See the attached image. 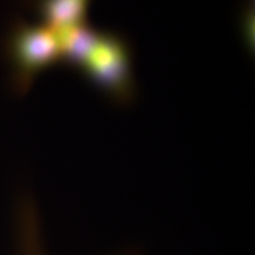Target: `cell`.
Masks as SVG:
<instances>
[{
  "label": "cell",
  "instance_id": "cell-2",
  "mask_svg": "<svg viewBox=\"0 0 255 255\" xmlns=\"http://www.w3.org/2000/svg\"><path fill=\"white\" fill-rule=\"evenodd\" d=\"M4 52L12 64V90L19 95L30 90L40 72L60 63L58 38L46 25L21 20L13 24L5 40Z\"/></svg>",
  "mask_w": 255,
  "mask_h": 255
},
{
  "label": "cell",
  "instance_id": "cell-4",
  "mask_svg": "<svg viewBox=\"0 0 255 255\" xmlns=\"http://www.w3.org/2000/svg\"><path fill=\"white\" fill-rule=\"evenodd\" d=\"M20 216V235L23 255H43L40 250L37 216L31 203H24Z\"/></svg>",
  "mask_w": 255,
  "mask_h": 255
},
{
  "label": "cell",
  "instance_id": "cell-1",
  "mask_svg": "<svg viewBox=\"0 0 255 255\" xmlns=\"http://www.w3.org/2000/svg\"><path fill=\"white\" fill-rule=\"evenodd\" d=\"M132 58V46L126 37L100 31L77 70L111 102L128 107L135 102L138 91Z\"/></svg>",
  "mask_w": 255,
  "mask_h": 255
},
{
  "label": "cell",
  "instance_id": "cell-5",
  "mask_svg": "<svg viewBox=\"0 0 255 255\" xmlns=\"http://www.w3.org/2000/svg\"><path fill=\"white\" fill-rule=\"evenodd\" d=\"M241 30L248 51L254 47V1L246 0L241 9Z\"/></svg>",
  "mask_w": 255,
  "mask_h": 255
},
{
  "label": "cell",
  "instance_id": "cell-3",
  "mask_svg": "<svg viewBox=\"0 0 255 255\" xmlns=\"http://www.w3.org/2000/svg\"><path fill=\"white\" fill-rule=\"evenodd\" d=\"M91 0H32L44 25L53 31L88 23Z\"/></svg>",
  "mask_w": 255,
  "mask_h": 255
}]
</instances>
